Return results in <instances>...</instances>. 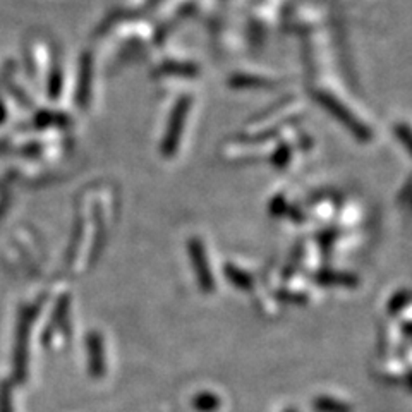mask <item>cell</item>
Listing matches in <instances>:
<instances>
[{"label":"cell","instance_id":"cell-3","mask_svg":"<svg viewBox=\"0 0 412 412\" xmlns=\"http://www.w3.org/2000/svg\"><path fill=\"white\" fill-rule=\"evenodd\" d=\"M90 79H91V59L90 55H85L81 62V78H79V90L78 100L81 105H86L88 97H90Z\"/></svg>","mask_w":412,"mask_h":412},{"label":"cell","instance_id":"cell-4","mask_svg":"<svg viewBox=\"0 0 412 412\" xmlns=\"http://www.w3.org/2000/svg\"><path fill=\"white\" fill-rule=\"evenodd\" d=\"M397 133H399L400 136H402V141L406 143L407 148H409V150H411V153H412V136H411L409 131H407L406 127H402V126H400V127H397Z\"/></svg>","mask_w":412,"mask_h":412},{"label":"cell","instance_id":"cell-1","mask_svg":"<svg viewBox=\"0 0 412 412\" xmlns=\"http://www.w3.org/2000/svg\"><path fill=\"white\" fill-rule=\"evenodd\" d=\"M187 107H189V100L182 98L181 102L177 103V107H175L174 114H172L169 133H167L165 141H163V153L165 155L174 153L175 146H177V141L181 139L184 119H186V114H187Z\"/></svg>","mask_w":412,"mask_h":412},{"label":"cell","instance_id":"cell-2","mask_svg":"<svg viewBox=\"0 0 412 412\" xmlns=\"http://www.w3.org/2000/svg\"><path fill=\"white\" fill-rule=\"evenodd\" d=\"M319 102H322L323 105H325L326 109L335 115V117L340 119V121L346 124V126L349 127L351 131H354L355 134H358V136H367V131L364 129L363 126H359V124H355V119L352 117L349 112H347V109H343V107L340 105L339 102H335V100L330 97V95H319Z\"/></svg>","mask_w":412,"mask_h":412},{"label":"cell","instance_id":"cell-5","mask_svg":"<svg viewBox=\"0 0 412 412\" xmlns=\"http://www.w3.org/2000/svg\"><path fill=\"white\" fill-rule=\"evenodd\" d=\"M2 117H4V107H2V103H0V121H2Z\"/></svg>","mask_w":412,"mask_h":412}]
</instances>
